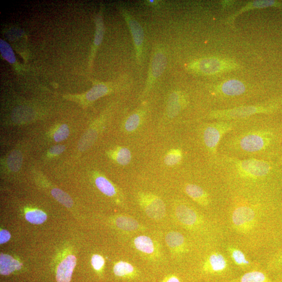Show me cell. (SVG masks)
I'll use <instances>...</instances> for the list:
<instances>
[{
  "mask_svg": "<svg viewBox=\"0 0 282 282\" xmlns=\"http://www.w3.org/2000/svg\"><path fill=\"white\" fill-rule=\"evenodd\" d=\"M277 136L270 128H243L226 139L223 146L227 155L238 159L266 160L277 142Z\"/></svg>",
  "mask_w": 282,
  "mask_h": 282,
  "instance_id": "obj_1",
  "label": "cell"
},
{
  "mask_svg": "<svg viewBox=\"0 0 282 282\" xmlns=\"http://www.w3.org/2000/svg\"><path fill=\"white\" fill-rule=\"evenodd\" d=\"M220 165L230 180L248 189L259 186L262 192L272 194L270 188L274 168L267 160L238 159L225 155L220 161Z\"/></svg>",
  "mask_w": 282,
  "mask_h": 282,
  "instance_id": "obj_2",
  "label": "cell"
},
{
  "mask_svg": "<svg viewBox=\"0 0 282 282\" xmlns=\"http://www.w3.org/2000/svg\"><path fill=\"white\" fill-rule=\"evenodd\" d=\"M274 108L275 105L269 104L244 105L230 109L213 110L210 113L209 117L217 121H230L247 118L257 114H268Z\"/></svg>",
  "mask_w": 282,
  "mask_h": 282,
  "instance_id": "obj_3",
  "label": "cell"
},
{
  "mask_svg": "<svg viewBox=\"0 0 282 282\" xmlns=\"http://www.w3.org/2000/svg\"><path fill=\"white\" fill-rule=\"evenodd\" d=\"M234 130L231 121H216L205 126L203 131V141L209 153L217 158V150L221 141Z\"/></svg>",
  "mask_w": 282,
  "mask_h": 282,
  "instance_id": "obj_4",
  "label": "cell"
},
{
  "mask_svg": "<svg viewBox=\"0 0 282 282\" xmlns=\"http://www.w3.org/2000/svg\"><path fill=\"white\" fill-rule=\"evenodd\" d=\"M237 68L232 60L217 58H206L195 60L187 66L191 72L202 75H211Z\"/></svg>",
  "mask_w": 282,
  "mask_h": 282,
  "instance_id": "obj_5",
  "label": "cell"
},
{
  "mask_svg": "<svg viewBox=\"0 0 282 282\" xmlns=\"http://www.w3.org/2000/svg\"><path fill=\"white\" fill-rule=\"evenodd\" d=\"M167 65V56L164 47L156 45L152 54L149 66L148 77L142 95H146L162 76Z\"/></svg>",
  "mask_w": 282,
  "mask_h": 282,
  "instance_id": "obj_6",
  "label": "cell"
},
{
  "mask_svg": "<svg viewBox=\"0 0 282 282\" xmlns=\"http://www.w3.org/2000/svg\"><path fill=\"white\" fill-rule=\"evenodd\" d=\"M121 12L133 37L137 62L139 65H141L143 60L145 40L143 29L139 22L128 11L122 8Z\"/></svg>",
  "mask_w": 282,
  "mask_h": 282,
  "instance_id": "obj_7",
  "label": "cell"
},
{
  "mask_svg": "<svg viewBox=\"0 0 282 282\" xmlns=\"http://www.w3.org/2000/svg\"><path fill=\"white\" fill-rule=\"evenodd\" d=\"M138 201L146 215L154 220L163 219L166 214V206L163 201L156 196L140 193Z\"/></svg>",
  "mask_w": 282,
  "mask_h": 282,
  "instance_id": "obj_8",
  "label": "cell"
},
{
  "mask_svg": "<svg viewBox=\"0 0 282 282\" xmlns=\"http://www.w3.org/2000/svg\"><path fill=\"white\" fill-rule=\"evenodd\" d=\"M178 222L186 229L196 230L204 225L202 217L192 207L184 204L177 206L175 211Z\"/></svg>",
  "mask_w": 282,
  "mask_h": 282,
  "instance_id": "obj_9",
  "label": "cell"
},
{
  "mask_svg": "<svg viewBox=\"0 0 282 282\" xmlns=\"http://www.w3.org/2000/svg\"><path fill=\"white\" fill-rule=\"evenodd\" d=\"M229 267V262L222 253L214 252L207 256L202 266L203 271L207 273H221L227 270Z\"/></svg>",
  "mask_w": 282,
  "mask_h": 282,
  "instance_id": "obj_10",
  "label": "cell"
},
{
  "mask_svg": "<svg viewBox=\"0 0 282 282\" xmlns=\"http://www.w3.org/2000/svg\"><path fill=\"white\" fill-rule=\"evenodd\" d=\"M187 100L184 94L180 91H175L171 93L168 100L167 114L171 119L177 117L186 106Z\"/></svg>",
  "mask_w": 282,
  "mask_h": 282,
  "instance_id": "obj_11",
  "label": "cell"
},
{
  "mask_svg": "<svg viewBox=\"0 0 282 282\" xmlns=\"http://www.w3.org/2000/svg\"><path fill=\"white\" fill-rule=\"evenodd\" d=\"M76 263L77 259L73 255L68 256L64 259L60 263L56 270V281L57 282H70Z\"/></svg>",
  "mask_w": 282,
  "mask_h": 282,
  "instance_id": "obj_12",
  "label": "cell"
},
{
  "mask_svg": "<svg viewBox=\"0 0 282 282\" xmlns=\"http://www.w3.org/2000/svg\"><path fill=\"white\" fill-rule=\"evenodd\" d=\"M121 87L120 84L98 83L86 93L85 99L88 102H93Z\"/></svg>",
  "mask_w": 282,
  "mask_h": 282,
  "instance_id": "obj_13",
  "label": "cell"
},
{
  "mask_svg": "<svg viewBox=\"0 0 282 282\" xmlns=\"http://www.w3.org/2000/svg\"><path fill=\"white\" fill-rule=\"evenodd\" d=\"M185 194L199 205L206 207L211 203L210 196L201 186L187 184L184 188Z\"/></svg>",
  "mask_w": 282,
  "mask_h": 282,
  "instance_id": "obj_14",
  "label": "cell"
},
{
  "mask_svg": "<svg viewBox=\"0 0 282 282\" xmlns=\"http://www.w3.org/2000/svg\"><path fill=\"white\" fill-rule=\"evenodd\" d=\"M165 241L168 247L174 254H183L186 250L184 237L179 232H169L165 237Z\"/></svg>",
  "mask_w": 282,
  "mask_h": 282,
  "instance_id": "obj_15",
  "label": "cell"
},
{
  "mask_svg": "<svg viewBox=\"0 0 282 282\" xmlns=\"http://www.w3.org/2000/svg\"><path fill=\"white\" fill-rule=\"evenodd\" d=\"M219 90L224 96L235 97L242 95L246 91V87L239 81L231 80L224 83Z\"/></svg>",
  "mask_w": 282,
  "mask_h": 282,
  "instance_id": "obj_16",
  "label": "cell"
},
{
  "mask_svg": "<svg viewBox=\"0 0 282 282\" xmlns=\"http://www.w3.org/2000/svg\"><path fill=\"white\" fill-rule=\"evenodd\" d=\"M136 249L142 254L147 256L152 255L156 253L157 248L154 241L147 236H139L134 241Z\"/></svg>",
  "mask_w": 282,
  "mask_h": 282,
  "instance_id": "obj_17",
  "label": "cell"
},
{
  "mask_svg": "<svg viewBox=\"0 0 282 282\" xmlns=\"http://www.w3.org/2000/svg\"><path fill=\"white\" fill-rule=\"evenodd\" d=\"M22 265L11 256L2 254L0 256V273L9 275L22 268Z\"/></svg>",
  "mask_w": 282,
  "mask_h": 282,
  "instance_id": "obj_18",
  "label": "cell"
},
{
  "mask_svg": "<svg viewBox=\"0 0 282 282\" xmlns=\"http://www.w3.org/2000/svg\"><path fill=\"white\" fill-rule=\"evenodd\" d=\"M116 276L128 279H134L139 274L138 270L129 262L120 261L114 267Z\"/></svg>",
  "mask_w": 282,
  "mask_h": 282,
  "instance_id": "obj_19",
  "label": "cell"
},
{
  "mask_svg": "<svg viewBox=\"0 0 282 282\" xmlns=\"http://www.w3.org/2000/svg\"><path fill=\"white\" fill-rule=\"evenodd\" d=\"M116 227L121 231L135 232L142 229L139 223L133 217L124 215L118 216L115 220Z\"/></svg>",
  "mask_w": 282,
  "mask_h": 282,
  "instance_id": "obj_20",
  "label": "cell"
},
{
  "mask_svg": "<svg viewBox=\"0 0 282 282\" xmlns=\"http://www.w3.org/2000/svg\"><path fill=\"white\" fill-rule=\"evenodd\" d=\"M273 250L268 261V267L271 270H282V235L273 246Z\"/></svg>",
  "mask_w": 282,
  "mask_h": 282,
  "instance_id": "obj_21",
  "label": "cell"
},
{
  "mask_svg": "<svg viewBox=\"0 0 282 282\" xmlns=\"http://www.w3.org/2000/svg\"><path fill=\"white\" fill-rule=\"evenodd\" d=\"M228 252L231 259L237 266L245 267L250 265V262L245 254L239 248L233 246H229L228 248Z\"/></svg>",
  "mask_w": 282,
  "mask_h": 282,
  "instance_id": "obj_22",
  "label": "cell"
},
{
  "mask_svg": "<svg viewBox=\"0 0 282 282\" xmlns=\"http://www.w3.org/2000/svg\"><path fill=\"white\" fill-rule=\"evenodd\" d=\"M105 33V26L102 12H100L96 18V32L93 41V48L92 54L95 53L98 47L102 43Z\"/></svg>",
  "mask_w": 282,
  "mask_h": 282,
  "instance_id": "obj_23",
  "label": "cell"
},
{
  "mask_svg": "<svg viewBox=\"0 0 282 282\" xmlns=\"http://www.w3.org/2000/svg\"><path fill=\"white\" fill-rule=\"evenodd\" d=\"M96 184L98 189L104 195L108 197H114L116 195V188L106 178L99 176L96 179Z\"/></svg>",
  "mask_w": 282,
  "mask_h": 282,
  "instance_id": "obj_24",
  "label": "cell"
},
{
  "mask_svg": "<svg viewBox=\"0 0 282 282\" xmlns=\"http://www.w3.org/2000/svg\"><path fill=\"white\" fill-rule=\"evenodd\" d=\"M23 163V156L21 152L18 150H14L9 155L7 164L10 170L14 172L20 170Z\"/></svg>",
  "mask_w": 282,
  "mask_h": 282,
  "instance_id": "obj_25",
  "label": "cell"
},
{
  "mask_svg": "<svg viewBox=\"0 0 282 282\" xmlns=\"http://www.w3.org/2000/svg\"><path fill=\"white\" fill-rule=\"evenodd\" d=\"M143 115L142 112L139 111L129 116L124 124V128L128 133L135 131L139 127Z\"/></svg>",
  "mask_w": 282,
  "mask_h": 282,
  "instance_id": "obj_26",
  "label": "cell"
},
{
  "mask_svg": "<svg viewBox=\"0 0 282 282\" xmlns=\"http://www.w3.org/2000/svg\"><path fill=\"white\" fill-rule=\"evenodd\" d=\"M240 282H270L267 275L261 271H254L243 275Z\"/></svg>",
  "mask_w": 282,
  "mask_h": 282,
  "instance_id": "obj_27",
  "label": "cell"
},
{
  "mask_svg": "<svg viewBox=\"0 0 282 282\" xmlns=\"http://www.w3.org/2000/svg\"><path fill=\"white\" fill-rule=\"evenodd\" d=\"M280 6V4L274 1H257L249 4L245 7L242 8L239 12L235 14L234 16L232 17V19H234L235 16L241 14V13L248 11L249 10L254 9L264 8L270 7H276Z\"/></svg>",
  "mask_w": 282,
  "mask_h": 282,
  "instance_id": "obj_28",
  "label": "cell"
},
{
  "mask_svg": "<svg viewBox=\"0 0 282 282\" xmlns=\"http://www.w3.org/2000/svg\"><path fill=\"white\" fill-rule=\"evenodd\" d=\"M98 133L95 130H89L82 138L79 143V148L84 151L92 145L97 139Z\"/></svg>",
  "mask_w": 282,
  "mask_h": 282,
  "instance_id": "obj_29",
  "label": "cell"
},
{
  "mask_svg": "<svg viewBox=\"0 0 282 282\" xmlns=\"http://www.w3.org/2000/svg\"><path fill=\"white\" fill-rule=\"evenodd\" d=\"M26 219L33 224H41L46 221L47 216L44 212L39 210H34L26 213Z\"/></svg>",
  "mask_w": 282,
  "mask_h": 282,
  "instance_id": "obj_30",
  "label": "cell"
},
{
  "mask_svg": "<svg viewBox=\"0 0 282 282\" xmlns=\"http://www.w3.org/2000/svg\"><path fill=\"white\" fill-rule=\"evenodd\" d=\"M0 51L4 59L10 64H14L16 58L10 45L3 40H0Z\"/></svg>",
  "mask_w": 282,
  "mask_h": 282,
  "instance_id": "obj_31",
  "label": "cell"
},
{
  "mask_svg": "<svg viewBox=\"0 0 282 282\" xmlns=\"http://www.w3.org/2000/svg\"><path fill=\"white\" fill-rule=\"evenodd\" d=\"M51 194L56 200L67 207V208H71L73 205V202L71 198L62 191L55 188L51 191Z\"/></svg>",
  "mask_w": 282,
  "mask_h": 282,
  "instance_id": "obj_32",
  "label": "cell"
},
{
  "mask_svg": "<svg viewBox=\"0 0 282 282\" xmlns=\"http://www.w3.org/2000/svg\"><path fill=\"white\" fill-rule=\"evenodd\" d=\"M182 159V153L178 149H172L169 152L165 158V163L166 165L173 166L178 164Z\"/></svg>",
  "mask_w": 282,
  "mask_h": 282,
  "instance_id": "obj_33",
  "label": "cell"
},
{
  "mask_svg": "<svg viewBox=\"0 0 282 282\" xmlns=\"http://www.w3.org/2000/svg\"><path fill=\"white\" fill-rule=\"evenodd\" d=\"M131 152L127 148H120L116 152V160L121 165L126 166L128 165L131 161Z\"/></svg>",
  "mask_w": 282,
  "mask_h": 282,
  "instance_id": "obj_34",
  "label": "cell"
},
{
  "mask_svg": "<svg viewBox=\"0 0 282 282\" xmlns=\"http://www.w3.org/2000/svg\"><path fill=\"white\" fill-rule=\"evenodd\" d=\"M69 134L70 130L68 126L62 124L55 132L54 135V139L56 142H61L67 139Z\"/></svg>",
  "mask_w": 282,
  "mask_h": 282,
  "instance_id": "obj_35",
  "label": "cell"
},
{
  "mask_svg": "<svg viewBox=\"0 0 282 282\" xmlns=\"http://www.w3.org/2000/svg\"><path fill=\"white\" fill-rule=\"evenodd\" d=\"M91 263L94 269L97 271H100L104 267L105 260L101 255H94L92 257Z\"/></svg>",
  "mask_w": 282,
  "mask_h": 282,
  "instance_id": "obj_36",
  "label": "cell"
},
{
  "mask_svg": "<svg viewBox=\"0 0 282 282\" xmlns=\"http://www.w3.org/2000/svg\"><path fill=\"white\" fill-rule=\"evenodd\" d=\"M65 148L66 147L64 145H55L51 148L50 153L53 155H58L64 152Z\"/></svg>",
  "mask_w": 282,
  "mask_h": 282,
  "instance_id": "obj_37",
  "label": "cell"
},
{
  "mask_svg": "<svg viewBox=\"0 0 282 282\" xmlns=\"http://www.w3.org/2000/svg\"><path fill=\"white\" fill-rule=\"evenodd\" d=\"M10 233L6 230L0 232V243L3 244L8 242L11 238Z\"/></svg>",
  "mask_w": 282,
  "mask_h": 282,
  "instance_id": "obj_38",
  "label": "cell"
},
{
  "mask_svg": "<svg viewBox=\"0 0 282 282\" xmlns=\"http://www.w3.org/2000/svg\"><path fill=\"white\" fill-rule=\"evenodd\" d=\"M161 282H181L180 278L174 274H170L166 276Z\"/></svg>",
  "mask_w": 282,
  "mask_h": 282,
  "instance_id": "obj_39",
  "label": "cell"
},
{
  "mask_svg": "<svg viewBox=\"0 0 282 282\" xmlns=\"http://www.w3.org/2000/svg\"><path fill=\"white\" fill-rule=\"evenodd\" d=\"M144 4L148 7L158 9L160 7V3L156 0H148L145 1Z\"/></svg>",
  "mask_w": 282,
  "mask_h": 282,
  "instance_id": "obj_40",
  "label": "cell"
}]
</instances>
